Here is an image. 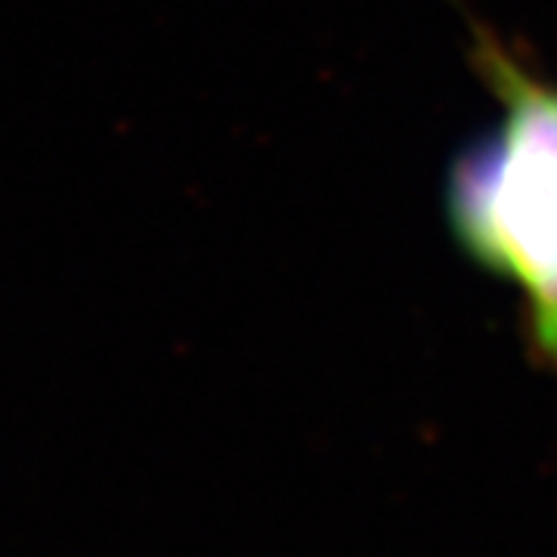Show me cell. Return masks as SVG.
Wrapping results in <instances>:
<instances>
[{
	"label": "cell",
	"mask_w": 557,
	"mask_h": 557,
	"mask_svg": "<svg viewBox=\"0 0 557 557\" xmlns=\"http://www.w3.org/2000/svg\"><path fill=\"white\" fill-rule=\"evenodd\" d=\"M468 32L502 115L449 161L446 223L465 258L518 292L523 344L557 375V84L480 20Z\"/></svg>",
	"instance_id": "6da1fadb"
}]
</instances>
